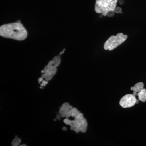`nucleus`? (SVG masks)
<instances>
[{"mask_svg":"<svg viewBox=\"0 0 146 146\" xmlns=\"http://www.w3.org/2000/svg\"><path fill=\"white\" fill-rule=\"evenodd\" d=\"M0 35L2 37L23 41L27 36V32L21 23H12L0 27Z\"/></svg>","mask_w":146,"mask_h":146,"instance_id":"f257e3e1","label":"nucleus"},{"mask_svg":"<svg viewBox=\"0 0 146 146\" xmlns=\"http://www.w3.org/2000/svg\"><path fill=\"white\" fill-rule=\"evenodd\" d=\"M118 1V0H96L95 11L97 13H101L103 16H107L108 12H115Z\"/></svg>","mask_w":146,"mask_h":146,"instance_id":"f03ea898","label":"nucleus"},{"mask_svg":"<svg viewBox=\"0 0 146 146\" xmlns=\"http://www.w3.org/2000/svg\"><path fill=\"white\" fill-rule=\"evenodd\" d=\"M128 38L127 35L123 33H118L116 36L112 35L105 43L104 48V50H112L122 44Z\"/></svg>","mask_w":146,"mask_h":146,"instance_id":"7ed1b4c3","label":"nucleus"},{"mask_svg":"<svg viewBox=\"0 0 146 146\" xmlns=\"http://www.w3.org/2000/svg\"><path fill=\"white\" fill-rule=\"evenodd\" d=\"M136 96L133 94H127L121 99L120 101V105L123 108H127L132 107L136 104Z\"/></svg>","mask_w":146,"mask_h":146,"instance_id":"20e7f679","label":"nucleus"},{"mask_svg":"<svg viewBox=\"0 0 146 146\" xmlns=\"http://www.w3.org/2000/svg\"><path fill=\"white\" fill-rule=\"evenodd\" d=\"M57 67L54 65H48L44 69V74L45 75V80L46 81L50 80L56 74L57 72Z\"/></svg>","mask_w":146,"mask_h":146,"instance_id":"39448f33","label":"nucleus"},{"mask_svg":"<svg viewBox=\"0 0 146 146\" xmlns=\"http://www.w3.org/2000/svg\"><path fill=\"white\" fill-rule=\"evenodd\" d=\"M73 106L70 105L68 103L65 102L63 103L60 108L59 113L61 117H65L66 114L70 110L72 109Z\"/></svg>","mask_w":146,"mask_h":146,"instance_id":"423d86ee","label":"nucleus"},{"mask_svg":"<svg viewBox=\"0 0 146 146\" xmlns=\"http://www.w3.org/2000/svg\"><path fill=\"white\" fill-rule=\"evenodd\" d=\"M138 99L141 101L145 102L146 101V89H143L137 94Z\"/></svg>","mask_w":146,"mask_h":146,"instance_id":"0eeeda50","label":"nucleus"},{"mask_svg":"<svg viewBox=\"0 0 146 146\" xmlns=\"http://www.w3.org/2000/svg\"><path fill=\"white\" fill-rule=\"evenodd\" d=\"M144 84L143 82H140L138 83H136L135 85L133 87V92H138L142 90L143 89Z\"/></svg>","mask_w":146,"mask_h":146,"instance_id":"6e6552de","label":"nucleus"},{"mask_svg":"<svg viewBox=\"0 0 146 146\" xmlns=\"http://www.w3.org/2000/svg\"><path fill=\"white\" fill-rule=\"evenodd\" d=\"M52 61L53 62V65L56 67H58L60 65V61H61L60 57L59 56H55L53 59Z\"/></svg>","mask_w":146,"mask_h":146,"instance_id":"1a4fd4ad","label":"nucleus"},{"mask_svg":"<svg viewBox=\"0 0 146 146\" xmlns=\"http://www.w3.org/2000/svg\"><path fill=\"white\" fill-rule=\"evenodd\" d=\"M21 139L18 138H14L12 141L11 145L13 146H18L21 144Z\"/></svg>","mask_w":146,"mask_h":146,"instance_id":"9d476101","label":"nucleus"},{"mask_svg":"<svg viewBox=\"0 0 146 146\" xmlns=\"http://www.w3.org/2000/svg\"><path fill=\"white\" fill-rule=\"evenodd\" d=\"M122 9L121 8V7H116V9H115V12L117 13H122Z\"/></svg>","mask_w":146,"mask_h":146,"instance_id":"9b49d317","label":"nucleus"},{"mask_svg":"<svg viewBox=\"0 0 146 146\" xmlns=\"http://www.w3.org/2000/svg\"><path fill=\"white\" fill-rule=\"evenodd\" d=\"M115 13L114 11H110L107 13V16L109 17H112L115 15Z\"/></svg>","mask_w":146,"mask_h":146,"instance_id":"f8f14e48","label":"nucleus"},{"mask_svg":"<svg viewBox=\"0 0 146 146\" xmlns=\"http://www.w3.org/2000/svg\"><path fill=\"white\" fill-rule=\"evenodd\" d=\"M48 83V81H46V80H43L42 81V83L41 84V86H45Z\"/></svg>","mask_w":146,"mask_h":146,"instance_id":"ddd939ff","label":"nucleus"},{"mask_svg":"<svg viewBox=\"0 0 146 146\" xmlns=\"http://www.w3.org/2000/svg\"><path fill=\"white\" fill-rule=\"evenodd\" d=\"M119 3L120 5H123L124 3L123 0H119Z\"/></svg>","mask_w":146,"mask_h":146,"instance_id":"4468645a","label":"nucleus"},{"mask_svg":"<svg viewBox=\"0 0 146 146\" xmlns=\"http://www.w3.org/2000/svg\"><path fill=\"white\" fill-rule=\"evenodd\" d=\"M43 81V78H42V77L40 78H39L38 79V81H39V83H40L41 82Z\"/></svg>","mask_w":146,"mask_h":146,"instance_id":"2eb2a0df","label":"nucleus"},{"mask_svg":"<svg viewBox=\"0 0 146 146\" xmlns=\"http://www.w3.org/2000/svg\"><path fill=\"white\" fill-rule=\"evenodd\" d=\"M60 117H60V115H57V116H56V119L58 120L60 119Z\"/></svg>","mask_w":146,"mask_h":146,"instance_id":"dca6fc26","label":"nucleus"},{"mask_svg":"<svg viewBox=\"0 0 146 146\" xmlns=\"http://www.w3.org/2000/svg\"><path fill=\"white\" fill-rule=\"evenodd\" d=\"M41 77H42V78H43V79L45 78V74H44V73H43V74H42V76H41Z\"/></svg>","mask_w":146,"mask_h":146,"instance_id":"f3484780","label":"nucleus"},{"mask_svg":"<svg viewBox=\"0 0 146 146\" xmlns=\"http://www.w3.org/2000/svg\"><path fill=\"white\" fill-rule=\"evenodd\" d=\"M63 129V131H66L67 130V128L65 127H63V129Z\"/></svg>","mask_w":146,"mask_h":146,"instance_id":"a211bd4d","label":"nucleus"},{"mask_svg":"<svg viewBox=\"0 0 146 146\" xmlns=\"http://www.w3.org/2000/svg\"><path fill=\"white\" fill-rule=\"evenodd\" d=\"M133 95H134V96H136V95H137V93L136 92H133Z\"/></svg>","mask_w":146,"mask_h":146,"instance_id":"6ab92c4d","label":"nucleus"},{"mask_svg":"<svg viewBox=\"0 0 146 146\" xmlns=\"http://www.w3.org/2000/svg\"><path fill=\"white\" fill-rule=\"evenodd\" d=\"M26 145H25V144H23V145H21L20 146H26Z\"/></svg>","mask_w":146,"mask_h":146,"instance_id":"aec40b11","label":"nucleus"},{"mask_svg":"<svg viewBox=\"0 0 146 146\" xmlns=\"http://www.w3.org/2000/svg\"><path fill=\"white\" fill-rule=\"evenodd\" d=\"M138 102H139V100H136V104H138Z\"/></svg>","mask_w":146,"mask_h":146,"instance_id":"412c9836","label":"nucleus"},{"mask_svg":"<svg viewBox=\"0 0 146 146\" xmlns=\"http://www.w3.org/2000/svg\"><path fill=\"white\" fill-rule=\"evenodd\" d=\"M54 121H56V119H54Z\"/></svg>","mask_w":146,"mask_h":146,"instance_id":"4be33fe9","label":"nucleus"}]
</instances>
